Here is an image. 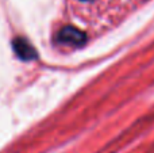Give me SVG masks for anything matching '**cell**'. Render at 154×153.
Returning a JSON list of instances; mask_svg holds the SVG:
<instances>
[{
    "label": "cell",
    "instance_id": "obj_2",
    "mask_svg": "<svg viewBox=\"0 0 154 153\" xmlns=\"http://www.w3.org/2000/svg\"><path fill=\"white\" fill-rule=\"evenodd\" d=\"M12 48L15 52L16 57L23 61H30V60H35L37 58V50L26 39V38L18 37L12 41Z\"/></svg>",
    "mask_w": 154,
    "mask_h": 153
},
{
    "label": "cell",
    "instance_id": "obj_1",
    "mask_svg": "<svg viewBox=\"0 0 154 153\" xmlns=\"http://www.w3.org/2000/svg\"><path fill=\"white\" fill-rule=\"evenodd\" d=\"M56 41L64 45H73V46H82L87 42V35L81 30L72 26H65L58 31Z\"/></svg>",
    "mask_w": 154,
    "mask_h": 153
},
{
    "label": "cell",
    "instance_id": "obj_3",
    "mask_svg": "<svg viewBox=\"0 0 154 153\" xmlns=\"http://www.w3.org/2000/svg\"><path fill=\"white\" fill-rule=\"evenodd\" d=\"M82 2H89V0H82Z\"/></svg>",
    "mask_w": 154,
    "mask_h": 153
}]
</instances>
